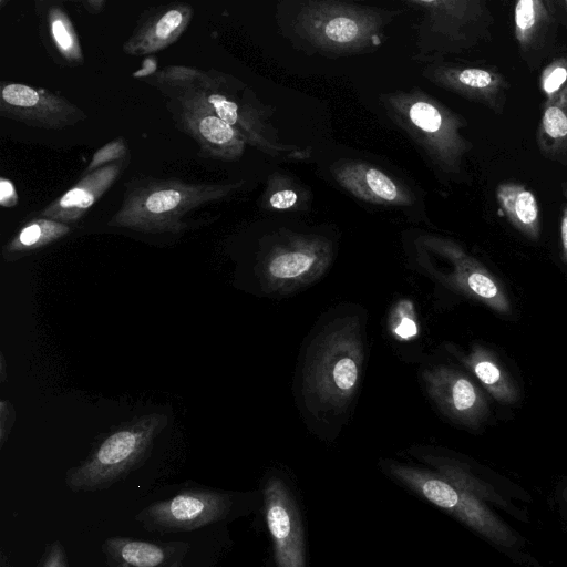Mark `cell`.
Masks as SVG:
<instances>
[{
    "mask_svg": "<svg viewBox=\"0 0 567 567\" xmlns=\"http://www.w3.org/2000/svg\"><path fill=\"white\" fill-rule=\"evenodd\" d=\"M144 82L162 94L182 92L200 101L207 109L233 126L247 142L266 153L298 155L279 143L266 122L264 109L251 91L224 72L186 65H168L147 75Z\"/></svg>",
    "mask_w": 567,
    "mask_h": 567,
    "instance_id": "6da1fadb",
    "label": "cell"
},
{
    "mask_svg": "<svg viewBox=\"0 0 567 567\" xmlns=\"http://www.w3.org/2000/svg\"><path fill=\"white\" fill-rule=\"evenodd\" d=\"M363 358L358 317L337 318L324 327L311 342L303 367L302 392L309 409L343 412L358 389Z\"/></svg>",
    "mask_w": 567,
    "mask_h": 567,
    "instance_id": "7a4b0ae2",
    "label": "cell"
},
{
    "mask_svg": "<svg viewBox=\"0 0 567 567\" xmlns=\"http://www.w3.org/2000/svg\"><path fill=\"white\" fill-rule=\"evenodd\" d=\"M241 183L184 182L146 177L127 184L118 209L109 226L146 234H177L187 228L183 218L190 212L219 202Z\"/></svg>",
    "mask_w": 567,
    "mask_h": 567,
    "instance_id": "3957f363",
    "label": "cell"
},
{
    "mask_svg": "<svg viewBox=\"0 0 567 567\" xmlns=\"http://www.w3.org/2000/svg\"><path fill=\"white\" fill-rule=\"evenodd\" d=\"M388 473L416 494L445 511L513 563L547 567L527 551V539L493 507L452 485L435 471L388 463Z\"/></svg>",
    "mask_w": 567,
    "mask_h": 567,
    "instance_id": "277c9868",
    "label": "cell"
},
{
    "mask_svg": "<svg viewBox=\"0 0 567 567\" xmlns=\"http://www.w3.org/2000/svg\"><path fill=\"white\" fill-rule=\"evenodd\" d=\"M166 422L164 414L153 413L112 432L86 460L68 470L66 486L72 492H96L123 480L146 458Z\"/></svg>",
    "mask_w": 567,
    "mask_h": 567,
    "instance_id": "5b68a950",
    "label": "cell"
},
{
    "mask_svg": "<svg viewBox=\"0 0 567 567\" xmlns=\"http://www.w3.org/2000/svg\"><path fill=\"white\" fill-rule=\"evenodd\" d=\"M403 99L404 103L396 97L394 105L404 113L402 120L408 130L419 135L443 171L461 173L464 157L472 148L461 132L465 126L462 117L427 99Z\"/></svg>",
    "mask_w": 567,
    "mask_h": 567,
    "instance_id": "8992f818",
    "label": "cell"
},
{
    "mask_svg": "<svg viewBox=\"0 0 567 567\" xmlns=\"http://www.w3.org/2000/svg\"><path fill=\"white\" fill-rule=\"evenodd\" d=\"M298 18L300 30L308 39L333 51L377 43L382 22L374 12L332 2H310Z\"/></svg>",
    "mask_w": 567,
    "mask_h": 567,
    "instance_id": "52a82bcc",
    "label": "cell"
},
{
    "mask_svg": "<svg viewBox=\"0 0 567 567\" xmlns=\"http://www.w3.org/2000/svg\"><path fill=\"white\" fill-rule=\"evenodd\" d=\"M230 507L229 494L193 487L150 504L136 514L135 519L150 532H192L223 520Z\"/></svg>",
    "mask_w": 567,
    "mask_h": 567,
    "instance_id": "ba28073f",
    "label": "cell"
},
{
    "mask_svg": "<svg viewBox=\"0 0 567 567\" xmlns=\"http://www.w3.org/2000/svg\"><path fill=\"white\" fill-rule=\"evenodd\" d=\"M330 244L317 237H293L274 247L261 267L266 290L286 293L319 279L331 262Z\"/></svg>",
    "mask_w": 567,
    "mask_h": 567,
    "instance_id": "9c48e42d",
    "label": "cell"
},
{
    "mask_svg": "<svg viewBox=\"0 0 567 567\" xmlns=\"http://www.w3.org/2000/svg\"><path fill=\"white\" fill-rule=\"evenodd\" d=\"M163 95L175 126L197 143L202 157L229 162L243 155L246 140L200 101L182 92Z\"/></svg>",
    "mask_w": 567,
    "mask_h": 567,
    "instance_id": "30bf717a",
    "label": "cell"
},
{
    "mask_svg": "<svg viewBox=\"0 0 567 567\" xmlns=\"http://www.w3.org/2000/svg\"><path fill=\"white\" fill-rule=\"evenodd\" d=\"M0 115L29 126L59 130L79 124L87 115L64 96L47 89L2 81Z\"/></svg>",
    "mask_w": 567,
    "mask_h": 567,
    "instance_id": "8fae6325",
    "label": "cell"
},
{
    "mask_svg": "<svg viewBox=\"0 0 567 567\" xmlns=\"http://www.w3.org/2000/svg\"><path fill=\"white\" fill-rule=\"evenodd\" d=\"M425 246L449 261L451 271L435 275L447 287L495 312H511V302L501 282L458 244L445 238L429 237L425 239Z\"/></svg>",
    "mask_w": 567,
    "mask_h": 567,
    "instance_id": "7c38bea8",
    "label": "cell"
},
{
    "mask_svg": "<svg viewBox=\"0 0 567 567\" xmlns=\"http://www.w3.org/2000/svg\"><path fill=\"white\" fill-rule=\"evenodd\" d=\"M425 462L452 485L473 495L495 511L503 512L520 523L529 524L530 516L526 506H519L517 502L530 504L533 497L520 486L498 480L496 476L482 474L468 463L457 458L427 455Z\"/></svg>",
    "mask_w": 567,
    "mask_h": 567,
    "instance_id": "4fadbf2b",
    "label": "cell"
},
{
    "mask_svg": "<svg viewBox=\"0 0 567 567\" xmlns=\"http://www.w3.org/2000/svg\"><path fill=\"white\" fill-rule=\"evenodd\" d=\"M264 504L277 567H306L300 515L292 494L280 478L271 477L267 481Z\"/></svg>",
    "mask_w": 567,
    "mask_h": 567,
    "instance_id": "5bb4252c",
    "label": "cell"
},
{
    "mask_svg": "<svg viewBox=\"0 0 567 567\" xmlns=\"http://www.w3.org/2000/svg\"><path fill=\"white\" fill-rule=\"evenodd\" d=\"M422 378L430 398L450 420L476 429L486 419V396L467 375L439 365L426 369Z\"/></svg>",
    "mask_w": 567,
    "mask_h": 567,
    "instance_id": "9a60e30c",
    "label": "cell"
},
{
    "mask_svg": "<svg viewBox=\"0 0 567 567\" xmlns=\"http://www.w3.org/2000/svg\"><path fill=\"white\" fill-rule=\"evenodd\" d=\"M421 2L431 11L434 30L454 48H470L491 37L494 17L484 0Z\"/></svg>",
    "mask_w": 567,
    "mask_h": 567,
    "instance_id": "2e32d148",
    "label": "cell"
},
{
    "mask_svg": "<svg viewBox=\"0 0 567 567\" xmlns=\"http://www.w3.org/2000/svg\"><path fill=\"white\" fill-rule=\"evenodd\" d=\"M193 16L194 8L181 1L148 8L140 17L134 31L124 41L123 52L138 56L164 50L182 37Z\"/></svg>",
    "mask_w": 567,
    "mask_h": 567,
    "instance_id": "e0dca14e",
    "label": "cell"
},
{
    "mask_svg": "<svg viewBox=\"0 0 567 567\" xmlns=\"http://www.w3.org/2000/svg\"><path fill=\"white\" fill-rule=\"evenodd\" d=\"M434 79L444 87L496 114H502L505 109L509 83L494 66H442L434 72Z\"/></svg>",
    "mask_w": 567,
    "mask_h": 567,
    "instance_id": "ac0fdd59",
    "label": "cell"
},
{
    "mask_svg": "<svg viewBox=\"0 0 567 567\" xmlns=\"http://www.w3.org/2000/svg\"><path fill=\"white\" fill-rule=\"evenodd\" d=\"M128 162L130 157L81 176L69 190L47 205L39 216L66 225L79 221L120 178Z\"/></svg>",
    "mask_w": 567,
    "mask_h": 567,
    "instance_id": "d6986e66",
    "label": "cell"
},
{
    "mask_svg": "<svg viewBox=\"0 0 567 567\" xmlns=\"http://www.w3.org/2000/svg\"><path fill=\"white\" fill-rule=\"evenodd\" d=\"M189 545L182 540L148 542L123 536L102 544L107 567H185Z\"/></svg>",
    "mask_w": 567,
    "mask_h": 567,
    "instance_id": "ffe728a7",
    "label": "cell"
},
{
    "mask_svg": "<svg viewBox=\"0 0 567 567\" xmlns=\"http://www.w3.org/2000/svg\"><path fill=\"white\" fill-rule=\"evenodd\" d=\"M553 3L546 0H519L514 6V38L528 63L535 62L554 38L556 20Z\"/></svg>",
    "mask_w": 567,
    "mask_h": 567,
    "instance_id": "44dd1931",
    "label": "cell"
},
{
    "mask_svg": "<svg viewBox=\"0 0 567 567\" xmlns=\"http://www.w3.org/2000/svg\"><path fill=\"white\" fill-rule=\"evenodd\" d=\"M336 179L357 197L373 204L408 205L410 194L380 169L348 163L334 171Z\"/></svg>",
    "mask_w": 567,
    "mask_h": 567,
    "instance_id": "7402d4cb",
    "label": "cell"
},
{
    "mask_svg": "<svg viewBox=\"0 0 567 567\" xmlns=\"http://www.w3.org/2000/svg\"><path fill=\"white\" fill-rule=\"evenodd\" d=\"M41 31L47 49L55 61L68 66L83 63V51L74 25L58 2H37Z\"/></svg>",
    "mask_w": 567,
    "mask_h": 567,
    "instance_id": "603a6c76",
    "label": "cell"
},
{
    "mask_svg": "<svg viewBox=\"0 0 567 567\" xmlns=\"http://www.w3.org/2000/svg\"><path fill=\"white\" fill-rule=\"evenodd\" d=\"M495 198L507 221L527 239L537 241L542 234V214L535 194L524 184L497 185Z\"/></svg>",
    "mask_w": 567,
    "mask_h": 567,
    "instance_id": "cb8c5ba5",
    "label": "cell"
},
{
    "mask_svg": "<svg viewBox=\"0 0 567 567\" xmlns=\"http://www.w3.org/2000/svg\"><path fill=\"white\" fill-rule=\"evenodd\" d=\"M461 360L495 400L503 404L518 400L516 383L489 349L475 344Z\"/></svg>",
    "mask_w": 567,
    "mask_h": 567,
    "instance_id": "d4e9b609",
    "label": "cell"
},
{
    "mask_svg": "<svg viewBox=\"0 0 567 567\" xmlns=\"http://www.w3.org/2000/svg\"><path fill=\"white\" fill-rule=\"evenodd\" d=\"M536 143L547 159L567 164V89L551 103L540 105Z\"/></svg>",
    "mask_w": 567,
    "mask_h": 567,
    "instance_id": "484cf974",
    "label": "cell"
},
{
    "mask_svg": "<svg viewBox=\"0 0 567 567\" xmlns=\"http://www.w3.org/2000/svg\"><path fill=\"white\" fill-rule=\"evenodd\" d=\"M69 225L45 217L23 224L4 245L2 255L7 260L20 258L59 240L70 233Z\"/></svg>",
    "mask_w": 567,
    "mask_h": 567,
    "instance_id": "4316f807",
    "label": "cell"
},
{
    "mask_svg": "<svg viewBox=\"0 0 567 567\" xmlns=\"http://www.w3.org/2000/svg\"><path fill=\"white\" fill-rule=\"evenodd\" d=\"M567 89V54L553 59L539 75L543 103L549 104Z\"/></svg>",
    "mask_w": 567,
    "mask_h": 567,
    "instance_id": "83f0119b",
    "label": "cell"
},
{
    "mask_svg": "<svg viewBox=\"0 0 567 567\" xmlns=\"http://www.w3.org/2000/svg\"><path fill=\"white\" fill-rule=\"evenodd\" d=\"M389 328L393 337L401 341H409L417 336L416 316L410 300H400L393 307L389 318Z\"/></svg>",
    "mask_w": 567,
    "mask_h": 567,
    "instance_id": "f1b7e54d",
    "label": "cell"
},
{
    "mask_svg": "<svg viewBox=\"0 0 567 567\" xmlns=\"http://www.w3.org/2000/svg\"><path fill=\"white\" fill-rule=\"evenodd\" d=\"M128 157L130 154L126 140L122 136L116 137L95 151L90 163L82 173V176H85L103 166Z\"/></svg>",
    "mask_w": 567,
    "mask_h": 567,
    "instance_id": "f546056e",
    "label": "cell"
},
{
    "mask_svg": "<svg viewBox=\"0 0 567 567\" xmlns=\"http://www.w3.org/2000/svg\"><path fill=\"white\" fill-rule=\"evenodd\" d=\"M39 567H69L65 549L59 540L48 545Z\"/></svg>",
    "mask_w": 567,
    "mask_h": 567,
    "instance_id": "4dcf8cb0",
    "label": "cell"
},
{
    "mask_svg": "<svg viewBox=\"0 0 567 567\" xmlns=\"http://www.w3.org/2000/svg\"><path fill=\"white\" fill-rule=\"evenodd\" d=\"M298 194L292 189H280L271 194L268 199L270 207L276 209H287L297 204Z\"/></svg>",
    "mask_w": 567,
    "mask_h": 567,
    "instance_id": "1f68e13d",
    "label": "cell"
},
{
    "mask_svg": "<svg viewBox=\"0 0 567 567\" xmlns=\"http://www.w3.org/2000/svg\"><path fill=\"white\" fill-rule=\"evenodd\" d=\"M18 193L13 183L6 177H0V205L2 207H13L18 204Z\"/></svg>",
    "mask_w": 567,
    "mask_h": 567,
    "instance_id": "d6a6232c",
    "label": "cell"
},
{
    "mask_svg": "<svg viewBox=\"0 0 567 567\" xmlns=\"http://www.w3.org/2000/svg\"><path fill=\"white\" fill-rule=\"evenodd\" d=\"M0 414H1V426H0V445L2 446L4 444V441L7 440V436L10 432L12 422L14 421V411L10 404V402L1 401L0 403Z\"/></svg>",
    "mask_w": 567,
    "mask_h": 567,
    "instance_id": "836d02e7",
    "label": "cell"
},
{
    "mask_svg": "<svg viewBox=\"0 0 567 567\" xmlns=\"http://www.w3.org/2000/svg\"><path fill=\"white\" fill-rule=\"evenodd\" d=\"M560 241L564 261L567 264V203L561 206L560 215Z\"/></svg>",
    "mask_w": 567,
    "mask_h": 567,
    "instance_id": "e575fe53",
    "label": "cell"
},
{
    "mask_svg": "<svg viewBox=\"0 0 567 567\" xmlns=\"http://www.w3.org/2000/svg\"><path fill=\"white\" fill-rule=\"evenodd\" d=\"M81 4L84 7V9L92 13L97 14L102 12L106 6V1L104 0H83L81 1Z\"/></svg>",
    "mask_w": 567,
    "mask_h": 567,
    "instance_id": "d590c367",
    "label": "cell"
},
{
    "mask_svg": "<svg viewBox=\"0 0 567 567\" xmlns=\"http://www.w3.org/2000/svg\"><path fill=\"white\" fill-rule=\"evenodd\" d=\"M556 497L561 507L567 509V482L563 483L556 492Z\"/></svg>",
    "mask_w": 567,
    "mask_h": 567,
    "instance_id": "8d00e7d4",
    "label": "cell"
},
{
    "mask_svg": "<svg viewBox=\"0 0 567 567\" xmlns=\"http://www.w3.org/2000/svg\"><path fill=\"white\" fill-rule=\"evenodd\" d=\"M563 194H564V197L566 198V203H567V182L563 184Z\"/></svg>",
    "mask_w": 567,
    "mask_h": 567,
    "instance_id": "74e56055",
    "label": "cell"
},
{
    "mask_svg": "<svg viewBox=\"0 0 567 567\" xmlns=\"http://www.w3.org/2000/svg\"><path fill=\"white\" fill-rule=\"evenodd\" d=\"M561 4L564 6L565 11H566V13H567V0L563 1V2H561Z\"/></svg>",
    "mask_w": 567,
    "mask_h": 567,
    "instance_id": "f35d334b",
    "label": "cell"
}]
</instances>
